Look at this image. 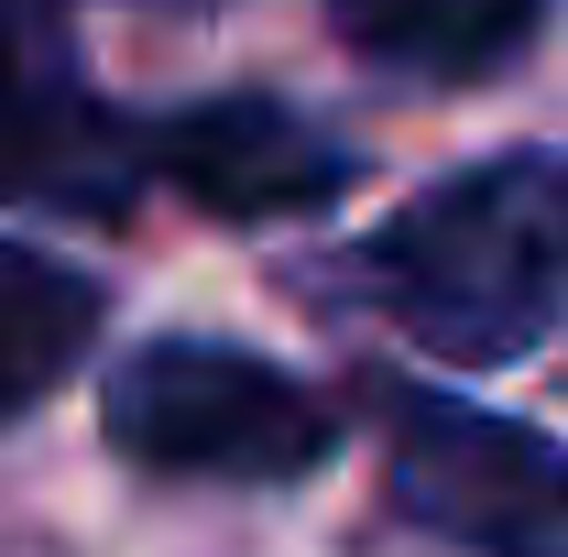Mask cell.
Segmentation results:
<instances>
[{
    "instance_id": "cell-3",
    "label": "cell",
    "mask_w": 568,
    "mask_h": 557,
    "mask_svg": "<svg viewBox=\"0 0 568 557\" xmlns=\"http://www.w3.org/2000/svg\"><path fill=\"white\" fill-rule=\"evenodd\" d=\"M372 416H383V482L426 536H448L459 557H568L558 437L459 394H405V383H372Z\"/></svg>"
},
{
    "instance_id": "cell-4",
    "label": "cell",
    "mask_w": 568,
    "mask_h": 557,
    "mask_svg": "<svg viewBox=\"0 0 568 557\" xmlns=\"http://www.w3.org/2000/svg\"><path fill=\"white\" fill-rule=\"evenodd\" d=\"M153 175V132H132L77 55L0 0V209L44 219H121Z\"/></svg>"
},
{
    "instance_id": "cell-1",
    "label": "cell",
    "mask_w": 568,
    "mask_h": 557,
    "mask_svg": "<svg viewBox=\"0 0 568 557\" xmlns=\"http://www.w3.org/2000/svg\"><path fill=\"white\" fill-rule=\"evenodd\" d=\"M372 306L437 361H525L568 317V153H493L361 241Z\"/></svg>"
},
{
    "instance_id": "cell-2",
    "label": "cell",
    "mask_w": 568,
    "mask_h": 557,
    "mask_svg": "<svg viewBox=\"0 0 568 557\" xmlns=\"http://www.w3.org/2000/svg\"><path fill=\"white\" fill-rule=\"evenodd\" d=\"M110 448L164 482H295L339 448V416L230 340H153L110 372Z\"/></svg>"
},
{
    "instance_id": "cell-7",
    "label": "cell",
    "mask_w": 568,
    "mask_h": 557,
    "mask_svg": "<svg viewBox=\"0 0 568 557\" xmlns=\"http://www.w3.org/2000/svg\"><path fill=\"white\" fill-rule=\"evenodd\" d=\"M99 340V284L33 252V241H0V426L22 405H44Z\"/></svg>"
},
{
    "instance_id": "cell-6",
    "label": "cell",
    "mask_w": 568,
    "mask_h": 557,
    "mask_svg": "<svg viewBox=\"0 0 568 557\" xmlns=\"http://www.w3.org/2000/svg\"><path fill=\"white\" fill-rule=\"evenodd\" d=\"M558 0H328V33L351 44L361 67L416 77V88H470L503 77Z\"/></svg>"
},
{
    "instance_id": "cell-5",
    "label": "cell",
    "mask_w": 568,
    "mask_h": 557,
    "mask_svg": "<svg viewBox=\"0 0 568 557\" xmlns=\"http://www.w3.org/2000/svg\"><path fill=\"white\" fill-rule=\"evenodd\" d=\"M153 175L209 219H306L351 198V142L317 132L284 99H197L153 132Z\"/></svg>"
}]
</instances>
